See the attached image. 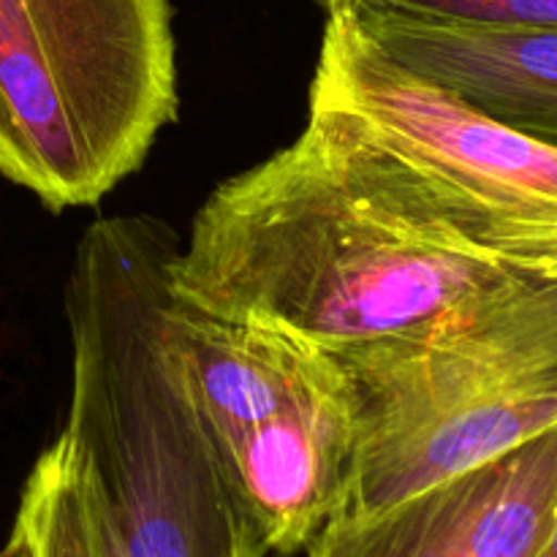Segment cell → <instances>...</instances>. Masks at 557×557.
I'll list each match as a JSON object with an SVG mask.
<instances>
[{
  "label": "cell",
  "mask_w": 557,
  "mask_h": 557,
  "mask_svg": "<svg viewBox=\"0 0 557 557\" xmlns=\"http://www.w3.org/2000/svg\"><path fill=\"white\" fill-rule=\"evenodd\" d=\"M326 14L557 27V0H319Z\"/></svg>",
  "instance_id": "9"
},
{
  "label": "cell",
  "mask_w": 557,
  "mask_h": 557,
  "mask_svg": "<svg viewBox=\"0 0 557 557\" xmlns=\"http://www.w3.org/2000/svg\"><path fill=\"white\" fill-rule=\"evenodd\" d=\"M337 362L357 449L335 520H357L557 428V281H528L433 335Z\"/></svg>",
  "instance_id": "2"
},
{
  "label": "cell",
  "mask_w": 557,
  "mask_h": 557,
  "mask_svg": "<svg viewBox=\"0 0 557 557\" xmlns=\"http://www.w3.org/2000/svg\"><path fill=\"white\" fill-rule=\"evenodd\" d=\"M542 557H557V506H555V517H553V528H549V539L547 547H544Z\"/></svg>",
  "instance_id": "10"
},
{
  "label": "cell",
  "mask_w": 557,
  "mask_h": 557,
  "mask_svg": "<svg viewBox=\"0 0 557 557\" xmlns=\"http://www.w3.org/2000/svg\"><path fill=\"white\" fill-rule=\"evenodd\" d=\"M346 16L403 71L557 150V27Z\"/></svg>",
  "instance_id": "7"
},
{
  "label": "cell",
  "mask_w": 557,
  "mask_h": 557,
  "mask_svg": "<svg viewBox=\"0 0 557 557\" xmlns=\"http://www.w3.org/2000/svg\"><path fill=\"white\" fill-rule=\"evenodd\" d=\"M357 449L348 381L218 444L267 553L294 557L335 520Z\"/></svg>",
  "instance_id": "6"
},
{
  "label": "cell",
  "mask_w": 557,
  "mask_h": 557,
  "mask_svg": "<svg viewBox=\"0 0 557 557\" xmlns=\"http://www.w3.org/2000/svg\"><path fill=\"white\" fill-rule=\"evenodd\" d=\"M557 506V428L389 509L332 520L305 557H542Z\"/></svg>",
  "instance_id": "5"
},
{
  "label": "cell",
  "mask_w": 557,
  "mask_h": 557,
  "mask_svg": "<svg viewBox=\"0 0 557 557\" xmlns=\"http://www.w3.org/2000/svg\"><path fill=\"white\" fill-rule=\"evenodd\" d=\"M528 281L468 248L389 150L321 103L212 190L172 270L180 302L337 359L433 335Z\"/></svg>",
  "instance_id": "1"
},
{
  "label": "cell",
  "mask_w": 557,
  "mask_h": 557,
  "mask_svg": "<svg viewBox=\"0 0 557 557\" xmlns=\"http://www.w3.org/2000/svg\"><path fill=\"white\" fill-rule=\"evenodd\" d=\"M169 0H0V174L92 207L177 120Z\"/></svg>",
  "instance_id": "3"
},
{
  "label": "cell",
  "mask_w": 557,
  "mask_h": 557,
  "mask_svg": "<svg viewBox=\"0 0 557 557\" xmlns=\"http://www.w3.org/2000/svg\"><path fill=\"white\" fill-rule=\"evenodd\" d=\"M0 557H128L90 468L65 433L27 473Z\"/></svg>",
  "instance_id": "8"
},
{
  "label": "cell",
  "mask_w": 557,
  "mask_h": 557,
  "mask_svg": "<svg viewBox=\"0 0 557 557\" xmlns=\"http://www.w3.org/2000/svg\"><path fill=\"white\" fill-rule=\"evenodd\" d=\"M308 103L357 120L468 248L557 281L555 147L403 71L346 14H326Z\"/></svg>",
  "instance_id": "4"
}]
</instances>
